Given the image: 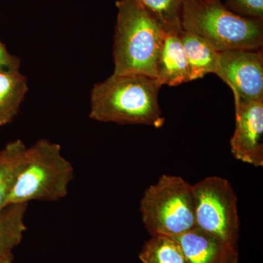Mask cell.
<instances>
[{"instance_id":"5bb4252c","label":"cell","mask_w":263,"mask_h":263,"mask_svg":"<svg viewBox=\"0 0 263 263\" xmlns=\"http://www.w3.org/2000/svg\"><path fill=\"white\" fill-rule=\"evenodd\" d=\"M28 203L10 204L0 213V257L13 256L27 228L25 215Z\"/></svg>"},{"instance_id":"9c48e42d","label":"cell","mask_w":263,"mask_h":263,"mask_svg":"<svg viewBox=\"0 0 263 263\" xmlns=\"http://www.w3.org/2000/svg\"><path fill=\"white\" fill-rule=\"evenodd\" d=\"M186 263H238V247L195 228L175 237Z\"/></svg>"},{"instance_id":"d6986e66","label":"cell","mask_w":263,"mask_h":263,"mask_svg":"<svg viewBox=\"0 0 263 263\" xmlns=\"http://www.w3.org/2000/svg\"><path fill=\"white\" fill-rule=\"evenodd\" d=\"M0 263H14V257L13 256L0 257Z\"/></svg>"},{"instance_id":"9a60e30c","label":"cell","mask_w":263,"mask_h":263,"mask_svg":"<svg viewBox=\"0 0 263 263\" xmlns=\"http://www.w3.org/2000/svg\"><path fill=\"white\" fill-rule=\"evenodd\" d=\"M142 263H186L182 249L173 237L154 235L139 254Z\"/></svg>"},{"instance_id":"30bf717a","label":"cell","mask_w":263,"mask_h":263,"mask_svg":"<svg viewBox=\"0 0 263 263\" xmlns=\"http://www.w3.org/2000/svg\"><path fill=\"white\" fill-rule=\"evenodd\" d=\"M156 73L162 85L175 86L190 81L179 32H165L156 62Z\"/></svg>"},{"instance_id":"3957f363","label":"cell","mask_w":263,"mask_h":263,"mask_svg":"<svg viewBox=\"0 0 263 263\" xmlns=\"http://www.w3.org/2000/svg\"><path fill=\"white\" fill-rule=\"evenodd\" d=\"M181 27L203 38L219 52L259 50L262 46V20L236 14L221 0H183Z\"/></svg>"},{"instance_id":"5b68a950","label":"cell","mask_w":263,"mask_h":263,"mask_svg":"<svg viewBox=\"0 0 263 263\" xmlns=\"http://www.w3.org/2000/svg\"><path fill=\"white\" fill-rule=\"evenodd\" d=\"M140 209L151 236L175 238L196 228L193 185L180 176H160L145 190Z\"/></svg>"},{"instance_id":"4fadbf2b","label":"cell","mask_w":263,"mask_h":263,"mask_svg":"<svg viewBox=\"0 0 263 263\" xmlns=\"http://www.w3.org/2000/svg\"><path fill=\"white\" fill-rule=\"evenodd\" d=\"M27 148L25 143L18 139L0 150V213L7 206L8 197L23 169Z\"/></svg>"},{"instance_id":"e0dca14e","label":"cell","mask_w":263,"mask_h":263,"mask_svg":"<svg viewBox=\"0 0 263 263\" xmlns=\"http://www.w3.org/2000/svg\"><path fill=\"white\" fill-rule=\"evenodd\" d=\"M222 3L228 10L236 14L262 20L263 0H224Z\"/></svg>"},{"instance_id":"7c38bea8","label":"cell","mask_w":263,"mask_h":263,"mask_svg":"<svg viewBox=\"0 0 263 263\" xmlns=\"http://www.w3.org/2000/svg\"><path fill=\"white\" fill-rule=\"evenodd\" d=\"M27 91V78L19 70L0 69V127L13 122Z\"/></svg>"},{"instance_id":"2e32d148","label":"cell","mask_w":263,"mask_h":263,"mask_svg":"<svg viewBox=\"0 0 263 263\" xmlns=\"http://www.w3.org/2000/svg\"><path fill=\"white\" fill-rule=\"evenodd\" d=\"M145 8L167 32H180L183 0H140Z\"/></svg>"},{"instance_id":"277c9868","label":"cell","mask_w":263,"mask_h":263,"mask_svg":"<svg viewBox=\"0 0 263 263\" xmlns=\"http://www.w3.org/2000/svg\"><path fill=\"white\" fill-rule=\"evenodd\" d=\"M74 167L62 155L61 146L41 139L27 148L25 164L8 197L10 204L55 202L68 194Z\"/></svg>"},{"instance_id":"7a4b0ae2","label":"cell","mask_w":263,"mask_h":263,"mask_svg":"<svg viewBox=\"0 0 263 263\" xmlns=\"http://www.w3.org/2000/svg\"><path fill=\"white\" fill-rule=\"evenodd\" d=\"M116 5L114 74L157 79L156 62L165 31L140 0H119Z\"/></svg>"},{"instance_id":"52a82bcc","label":"cell","mask_w":263,"mask_h":263,"mask_svg":"<svg viewBox=\"0 0 263 263\" xmlns=\"http://www.w3.org/2000/svg\"><path fill=\"white\" fill-rule=\"evenodd\" d=\"M216 75L229 86L235 100H263L262 51L233 49L220 51Z\"/></svg>"},{"instance_id":"ba28073f","label":"cell","mask_w":263,"mask_h":263,"mask_svg":"<svg viewBox=\"0 0 263 263\" xmlns=\"http://www.w3.org/2000/svg\"><path fill=\"white\" fill-rule=\"evenodd\" d=\"M235 128L230 139L236 160L254 167L263 166V100H235Z\"/></svg>"},{"instance_id":"8992f818","label":"cell","mask_w":263,"mask_h":263,"mask_svg":"<svg viewBox=\"0 0 263 263\" xmlns=\"http://www.w3.org/2000/svg\"><path fill=\"white\" fill-rule=\"evenodd\" d=\"M193 189L196 228L238 247V198L231 183L219 176H209Z\"/></svg>"},{"instance_id":"8fae6325","label":"cell","mask_w":263,"mask_h":263,"mask_svg":"<svg viewBox=\"0 0 263 263\" xmlns=\"http://www.w3.org/2000/svg\"><path fill=\"white\" fill-rule=\"evenodd\" d=\"M179 37L187 60L190 81L217 72L219 53L208 41L196 34L181 30Z\"/></svg>"},{"instance_id":"6da1fadb","label":"cell","mask_w":263,"mask_h":263,"mask_svg":"<svg viewBox=\"0 0 263 263\" xmlns=\"http://www.w3.org/2000/svg\"><path fill=\"white\" fill-rule=\"evenodd\" d=\"M162 85L143 74H114L95 85L90 95L89 117L97 122L119 124L164 125L158 101Z\"/></svg>"},{"instance_id":"ac0fdd59","label":"cell","mask_w":263,"mask_h":263,"mask_svg":"<svg viewBox=\"0 0 263 263\" xmlns=\"http://www.w3.org/2000/svg\"><path fill=\"white\" fill-rule=\"evenodd\" d=\"M20 60L7 50L0 41V69L2 70H19Z\"/></svg>"}]
</instances>
